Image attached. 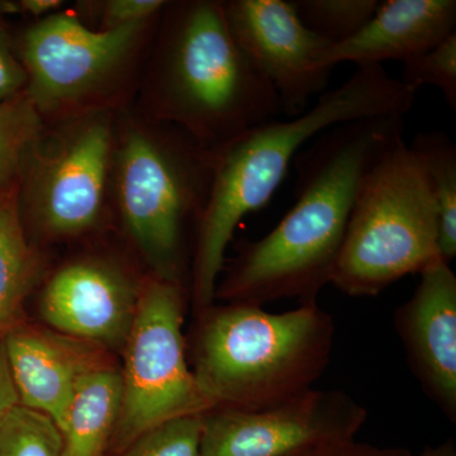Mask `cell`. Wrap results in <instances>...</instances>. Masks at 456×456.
I'll use <instances>...</instances> for the list:
<instances>
[{
    "mask_svg": "<svg viewBox=\"0 0 456 456\" xmlns=\"http://www.w3.org/2000/svg\"><path fill=\"white\" fill-rule=\"evenodd\" d=\"M439 260L436 203L399 136L360 185L330 283L347 296L375 297Z\"/></svg>",
    "mask_w": 456,
    "mask_h": 456,
    "instance_id": "5",
    "label": "cell"
},
{
    "mask_svg": "<svg viewBox=\"0 0 456 456\" xmlns=\"http://www.w3.org/2000/svg\"><path fill=\"white\" fill-rule=\"evenodd\" d=\"M202 415L155 426L134 441L126 456H200Z\"/></svg>",
    "mask_w": 456,
    "mask_h": 456,
    "instance_id": "23",
    "label": "cell"
},
{
    "mask_svg": "<svg viewBox=\"0 0 456 456\" xmlns=\"http://www.w3.org/2000/svg\"><path fill=\"white\" fill-rule=\"evenodd\" d=\"M410 146L421 165L439 215L441 260L456 256V146L444 132L419 134Z\"/></svg>",
    "mask_w": 456,
    "mask_h": 456,
    "instance_id": "18",
    "label": "cell"
},
{
    "mask_svg": "<svg viewBox=\"0 0 456 456\" xmlns=\"http://www.w3.org/2000/svg\"><path fill=\"white\" fill-rule=\"evenodd\" d=\"M164 62V102L213 152L281 113L270 84L228 28L224 4L193 2L174 14Z\"/></svg>",
    "mask_w": 456,
    "mask_h": 456,
    "instance_id": "4",
    "label": "cell"
},
{
    "mask_svg": "<svg viewBox=\"0 0 456 456\" xmlns=\"http://www.w3.org/2000/svg\"><path fill=\"white\" fill-rule=\"evenodd\" d=\"M26 82L25 68L12 53L7 33L0 20V102L13 98Z\"/></svg>",
    "mask_w": 456,
    "mask_h": 456,
    "instance_id": "26",
    "label": "cell"
},
{
    "mask_svg": "<svg viewBox=\"0 0 456 456\" xmlns=\"http://www.w3.org/2000/svg\"><path fill=\"white\" fill-rule=\"evenodd\" d=\"M415 456V455H413ZM417 456H456V446L454 440L448 439L437 446H428L421 454Z\"/></svg>",
    "mask_w": 456,
    "mask_h": 456,
    "instance_id": "29",
    "label": "cell"
},
{
    "mask_svg": "<svg viewBox=\"0 0 456 456\" xmlns=\"http://www.w3.org/2000/svg\"><path fill=\"white\" fill-rule=\"evenodd\" d=\"M415 94L380 65L359 66L314 107L288 121L270 119L215 151L211 191L198 224L193 299L200 310L215 301L224 255L240 222L274 196L303 146L341 123L403 117Z\"/></svg>",
    "mask_w": 456,
    "mask_h": 456,
    "instance_id": "2",
    "label": "cell"
},
{
    "mask_svg": "<svg viewBox=\"0 0 456 456\" xmlns=\"http://www.w3.org/2000/svg\"><path fill=\"white\" fill-rule=\"evenodd\" d=\"M61 4L62 2L60 0H23L20 2V7L25 9L27 13L36 17H49L55 9L61 7Z\"/></svg>",
    "mask_w": 456,
    "mask_h": 456,
    "instance_id": "28",
    "label": "cell"
},
{
    "mask_svg": "<svg viewBox=\"0 0 456 456\" xmlns=\"http://www.w3.org/2000/svg\"><path fill=\"white\" fill-rule=\"evenodd\" d=\"M20 404V395L9 365L4 335H0V422Z\"/></svg>",
    "mask_w": 456,
    "mask_h": 456,
    "instance_id": "27",
    "label": "cell"
},
{
    "mask_svg": "<svg viewBox=\"0 0 456 456\" xmlns=\"http://www.w3.org/2000/svg\"><path fill=\"white\" fill-rule=\"evenodd\" d=\"M5 347L20 406L49 416L57 428L80 378L104 367L79 338L37 329H12Z\"/></svg>",
    "mask_w": 456,
    "mask_h": 456,
    "instance_id": "14",
    "label": "cell"
},
{
    "mask_svg": "<svg viewBox=\"0 0 456 456\" xmlns=\"http://www.w3.org/2000/svg\"><path fill=\"white\" fill-rule=\"evenodd\" d=\"M165 7L163 0H112L107 3V28L142 23Z\"/></svg>",
    "mask_w": 456,
    "mask_h": 456,
    "instance_id": "24",
    "label": "cell"
},
{
    "mask_svg": "<svg viewBox=\"0 0 456 456\" xmlns=\"http://www.w3.org/2000/svg\"><path fill=\"white\" fill-rule=\"evenodd\" d=\"M456 33L455 0H387L354 37L327 50L323 64L406 62Z\"/></svg>",
    "mask_w": 456,
    "mask_h": 456,
    "instance_id": "15",
    "label": "cell"
},
{
    "mask_svg": "<svg viewBox=\"0 0 456 456\" xmlns=\"http://www.w3.org/2000/svg\"><path fill=\"white\" fill-rule=\"evenodd\" d=\"M145 22L92 31L73 14L45 17L26 33L23 68L38 112L73 103L130 55Z\"/></svg>",
    "mask_w": 456,
    "mask_h": 456,
    "instance_id": "9",
    "label": "cell"
},
{
    "mask_svg": "<svg viewBox=\"0 0 456 456\" xmlns=\"http://www.w3.org/2000/svg\"><path fill=\"white\" fill-rule=\"evenodd\" d=\"M118 160L123 221L159 278L178 283L189 218L202 217L215 152L196 140H159L131 131Z\"/></svg>",
    "mask_w": 456,
    "mask_h": 456,
    "instance_id": "6",
    "label": "cell"
},
{
    "mask_svg": "<svg viewBox=\"0 0 456 456\" xmlns=\"http://www.w3.org/2000/svg\"><path fill=\"white\" fill-rule=\"evenodd\" d=\"M40 114L28 97L0 102V188L11 185L37 149Z\"/></svg>",
    "mask_w": 456,
    "mask_h": 456,
    "instance_id": "19",
    "label": "cell"
},
{
    "mask_svg": "<svg viewBox=\"0 0 456 456\" xmlns=\"http://www.w3.org/2000/svg\"><path fill=\"white\" fill-rule=\"evenodd\" d=\"M224 14L237 46L277 94L281 113H305L329 83L332 69L323 57L332 45L303 25L290 0H233Z\"/></svg>",
    "mask_w": 456,
    "mask_h": 456,
    "instance_id": "10",
    "label": "cell"
},
{
    "mask_svg": "<svg viewBox=\"0 0 456 456\" xmlns=\"http://www.w3.org/2000/svg\"><path fill=\"white\" fill-rule=\"evenodd\" d=\"M37 261L20 220L16 191L0 197V335L13 327L35 283Z\"/></svg>",
    "mask_w": 456,
    "mask_h": 456,
    "instance_id": "17",
    "label": "cell"
},
{
    "mask_svg": "<svg viewBox=\"0 0 456 456\" xmlns=\"http://www.w3.org/2000/svg\"><path fill=\"white\" fill-rule=\"evenodd\" d=\"M61 432L49 416L17 406L0 422V456H62Z\"/></svg>",
    "mask_w": 456,
    "mask_h": 456,
    "instance_id": "21",
    "label": "cell"
},
{
    "mask_svg": "<svg viewBox=\"0 0 456 456\" xmlns=\"http://www.w3.org/2000/svg\"><path fill=\"white\" fill-rule=\"evenodd\" d=\"M403 117L341 123L296 156V203L268 235L245 242L215 298L263 307L296 298L317 302L330 283L362 180L403 136Z\"/></svg>",
    "mask_w": 456,
    "mask_h": 456,
    "instance_id": "1",
    "label": "cell"
},
{
    "mask_svg": "<svg viewBox=\"0 0 456 456\" xmlns=\"http://www.w3.org/2000/svg\"><path fill=\"white\" fill-rule=\"evenodd\" d=\"M303 25L334 45L354 37L371 17L378 0H290Z\"/></svg>",
    "mask_w": 456,
    "mask_h": 456,
    "instance_id": "20",
    "label": "cell"
},
{
    "mask_svg": "<svg viewBox=\"0 0 456 456\" xmlns=\"http://www.w3.org/2000/svg\"><path fill=\"white\" fill-rule=\"evenodd\" d=\"M368 415L338 389L312 388L261 410L212 408L202 415L200 456H285L355 440Z\"/></svg>",
    "mask_w": 456,
    "mask_h": 456,
    "instance_id": "8",
    "label": "cell"
},
{
    "mask_svg": "<svg viewBox=\"0 0 456 456\" xmlns=\"http://www.w3.org/2000/svg\"><path fill=\"white\" fill-rule=\"evenodd\" d=\"M121 404L118 371L104 365L80 378L59 426L64 443L62 456H101L118 422Z\"/></svg>",
    "mask_w": 456,
    "mask_h": 456,
    "instance_id": "16",
    "label": "cell"
},
{
    "mask_svg": "<svg viewBox=\"0 0 456 456\" xmlns=\"http://www.w3.org/2000/svg\"><path fill=\"white\" fill-rule=\"evenodd\" d=\"M439 260L421 273L415 293L395 312L407 364L422 392L456 422V275Z\"/></svg>",
    "mask_w": 456,
    "mask_h": 456,
    "instance_id": "12",
    "label": "cell"
},
{
    "mask_svg": "<svg viewBox=\"0 0 456 456\" xmlns=\"http://www.w3.org/2000/svg\"><path fill=\"white\" fill-rule=\"evenodd\" d=\"M285 456H413L402 448H380L368 443L350 440L342 443L322 444L294 452Z\"/></svg>",
    "mask_w": 456,
    "mask_h": 456,
    "instance_id": "25",
    "label": "cell"
},
{
    "mask_svg": "<svg viewBox=\"0 0 456 456\" xmlns=\"http://www.w3.org/2000/svg\"><path fill=\"white\" fill-rule=\"evenodd\" d=\"M140 294L110 266L83 261L57 272L45 288L41 314L60 334L119 344L130 334Z\"/></svg>",
    "mask_w": 456,
    "mask_h": 456,
    "instance_id": "13",
    "label": "cell"
},
{
    "mask_svg": "<svg viewBox=\"0 0 456 456\" xmlns=\"http://www.w3.org/2000/svg\"><path fill=\"white\" fill-rule=\"evenodd\" d=\"M403 64L401 82L408 90L416 94L422 86H436L450 108L456 110V33Z\"/></svg>",
    "mask_w": 456,
    "mask_h": 456,
    "instance_id": "22",
    "label": "cell"
},
{
    "mask_svg": "<svg viewBox=\"0 0 456 456\" xmlns=\"http://www.w3.org/2000/svg\"><path fill=\"white\" fill-rule=\"evenodd\" d=\"M200 311L191 371L213 408L275 406L314 388L330 365L335 322L317 302L283 314L241 303Z\"/></svg>",
    "mask_w": 456,
    "mask_h": 456,
    "instance_id": "3",
    "label": "cell"
},
{
    "mask_svg": "<svg viewBox=\"0 0 456 456\" xmlns=\"http://www.w3.org/2000/svg\"><path fill=\"white\" fill-rule=\"evenodd\" d=\"M183 322L179 283L159 278L147 285L126 340L117 422L119 443L125 445L155 426L213 408L189 368Z\"/></svg>",
    "mask_w": 456,
    "mask_h": 456,
    "instance_id": "7",
    "label": "cell"
},
{
    "mask_svg": "<svg viewBox=\"0 0 456 456\" xmlns=\"http://www.w3.org/2000/svg\"><path fill=\"white\" fill-rule=\"evenodd\" d=\"M110 122L77 123L29 159L27 200L36 221L56 236H74L97 222L103 207L110 159Z\"/></svg>",
    "mask_w": 456,
    "mask_h": 456,
    "instance_id": "11",
    "label": "cell"
}]
</instances>
